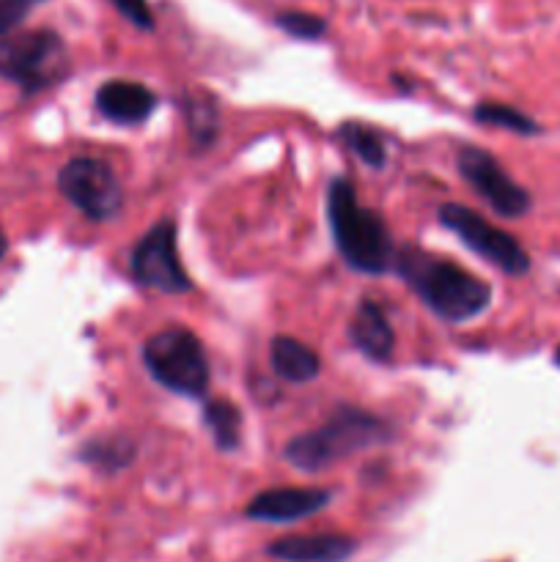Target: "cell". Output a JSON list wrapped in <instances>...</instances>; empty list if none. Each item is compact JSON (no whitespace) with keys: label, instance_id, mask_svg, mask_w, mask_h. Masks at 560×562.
Masks as SVG:
<instances>
[{"label":"cell","instance_id":"6da1fadb","mask_svg":"<svg viewBox=\"0 0 560 562\" xmlns=\"http://www.w3.org/2000/svg\"><path fill=\"white\" fill-rule=\"evenodd\" d=\"M395 269L423 305L437 313L443 322H470L481 316L492 302V289L481 278L467 272L448 258L432 256L421 247H401L395 256Z\"/></svg>","mask_w":560,"mask_h":562},{"label":"cell","instance_id":"7a4b0ae2","mask_svg":"<svg viewBox=\"0 0 560 562\" xmlns=\"http://www.w3.org/2000/svg\"><path fill=\"white\" fill-rule=\"evenodd\" d=\"M327 220L340 258L355 272L382 274L395 263L393 239L373 209L360 206L351 179L335 176L327 187Z\"/></svg>","mask_w":560,"mask_h":562},{"label":"cell","instance_id":"3957f363","mask_svg":"<svg viewBox=\"0 0 560 562\" xmlns=\"http://www.w3.org/2000/svg\"><path fill=\"white\" fill-rule=\"evenodd\" d=\"M390 439V426L371 412L338 406L324 426L300 434L285 445L283 456L302 472L329 470L338 461Z\"/></svg>","mask_w":560,"mask_h":562},{"label":"cell","instance_id":"277c9868","mask_svg":"<svg viewBox=\"0 0 560 562\" xmlns=\"http://www.w3.org/2000/svg\"><path fill=\"white\" fill-rule=\"evenodd\" d=\"M146 371L165 390L198 398L209 390V360L203 344L184 327H168L143 344Z\"/></svg>","mask_w":560,"mask_h":562},{"label":"cell","instance_id":"5b68a950","mask_svg":"<svg viewBox=\"0 0 560 562\" xmlns=\"http://www.w3.org/2000/svg\"><path fill=\"white\" fill-rule=\"evenodd\" d=\"M69 55L53 31H22L0 38V77L25 93H38L64 80Z\"/></svg>","mask_w":560,"mask_h":562},{"label":"cell","instance_id":"8992f818","mask_svg":"<svg viewBox=\"0 0 560 562\" xmlns=\"http://www.w3.org/2000/svg\"><path fill=\"white\" fill-rule=\"evenodd\" d=\"M58 190L93 223L113 220L124 206L119 176L97 157H77L66 162L58 173Z\"/></svg>","mask_w":560,"mask_h":562},{"label":"cell","instance_id":"52a82bcc","mask_svg":"<svg viewBox=\"0 0 560 562\" xmlns=\"http://www.w3.org/2000/svg\"><path fill=\"white\" fill-rule=\"evenodd\" d=\"M130 272L146 289L165 291V294H184L192 289L176 245V223L163 217L143 234L130 258Z\"/></svg>","mask_w":560,"mask_h":562},{"label":"cell","instance_id":"ba28073f","mask_svg":"<svg viewBox=\"0 0 560 562\" xmlns=\"http://www.w3.org/2000/svg\"><path fill=\"white\" fill-rule=\"evenodd\" d=\"M439 223H443L450 234L459 236L461 245L470 247L475 256H481L483 261L503 269V272L525 274L527 267H530L527 252L516 245L514 236L494 228L489 220H483L481 214L461 206V203H445V206L439 209Z\"/></svg>","mask_w":560,"mask_h":562},{"label":"cell","instance_id":"9c48e42d","mask_svg":"<svg viewBox=\"0 0 560 562\" xmlns=\"http://www.w3.org/2000/svg\"><path fill=\"white\" fill-rule=\"evenodd\" d=\"M459 162V173L500 217H522V214L530 209V195H527L525 187L516 184L508 173L503 170V165L486 151V148L478 146H464L456 157Z\"/></svg>","mask_w":560,"mask_h":562},{"label":"cell","instance_id":"30bf717a","mask_svg":"<svg viewBox=\"0 0 560 562\" xmlns=\"http://www.w3.org/2000/svg\"><path fill=\"white\" fill-rule=\"evenodd\" d=\"M333 499L327 488H269L247 505V519L269 521V525H289V521L307 519L324 510Z\"/></svg>","mask_w":560,"mask_h":562},{"label":"cell","instance_id":"8fae6325","mask_svg":"<svg viewBox=\"0 0 560 562\" xmlns=\"http://www.w3.org/2000/svg\"><path fill=\"white\" fill-rule=\"evenodd\" d=\"M99 115L115 126H141L157 108V93L143 82L108 80L93 97Z\"/></svg>","mask_w":560,"mask_h":562},{"label":"cell","instance_id":"7c38bea8","mask_svg":"<svg viewBox=\"0 0 560 562\" xmlns=\"http://www.w3.org/2000/svg\"><path fill=\"white\" fill-rule=\"evenodd\" d=\"M355 549L357 543L349 536L316 532V536H289L272 541L267 554L283 562H346Z\"/></svg>","mask_w":560,"mask_h":562},{"label":"cell","instance_id":"4fadbf2b","mask_svg":"<svg viewBox=\"0 0 560 562\" xmlns=\"http://www.w3.org/2000/svg\"><path fill=\"white\" fill-rule=\"evenodd\" d=\"M349 340L373 362H388L393 355L395 333L390 327L382 307L371 300H362L357 305L355 318L349 324Z\"/></svg>","mask_w":560,"mask_h":562},{"label":"cell","instance_id":"5bb4252c","mask_svg":"<svg viewBox=\"0 0 560 562\" xmlns=\"http://www.w3.org/2000/svg\"><path fill=\"white\" fill-rule=\"evenodd\" d=\"M269 366L285 382H313L322 371V362H318V355L305 346L302 340L289 338V335H278L272 338V346H269Z\"/></svg>","mask_w":560,"mask_h":562},{"label":"cell","instance_id":"9a60e30c","mask_svg":"<svg viewBox=\"0 0 560 562\" xmlns=\"http://www.w3.org/2000/svg\"><path fill=\"white\" fill-rule=\"evenodd\" d=\"M338 140L360 159L368 168L379 170L388 162V148H384V137L377 130L366 124H357V121H346L338 126Z\"/></svg>","mask_w":560,"mask_h":562},{"label":"cell","instance_id":"2e32d148","mask_svg":"<svg viewBox=\"0 0 560 562\" xmlns=\"http://www.w3.org/2000/svg\"><path fill=\"white\" fill-rule=\"evenodd\" d=\"M203 423L212 431L214 445H217L223 453L239 448V434H242V415L231 401L214 398L209 401L206 409H203Z\"/></svg>","mask_w":560,"mask_h":562},{"label":"cell","instance_id":"e0dca14e","mask_svg":"<svg viewBox=\"0 0 560 562\" xmlns=\"http://www.w3.org/2000/svg\"><path fill=\"white\" fill-rule=\"evenodd\" d=\"M80 456H82V461L93 464L97 470L119 472L132 461V456H135V445H132L130 437H121V434H115V437H102V439H93V442H88L86 448H82Z\"/></svg>","mask_w":560,"mask_h":562},{"label":"cell","instance_id":"ac0fdd59","mask_svg":"<svg viewBox=\"0 0 560 562\" xmlns=\"http://www.w3.org/2000/svg\"><path fill=\"white\" fill-rule=\"evenodd\" d=\"M184 113H187V126H190L192 143H195L198 148L214 143V137H217L220 119H217V108H214L212 99L203 97V93H195V97L187 99Z\"/></svg>","mask_w":560,"mask_h":562},{"label":"cell","instance_id":"d6986e66","mask_svg":"<svg viewBox=\"0 0 560 562\" xmlns=\"http://www.w3.org/2000/svg\"><path fill=\"white\" fill-rule=\"evenodd\" d=\"M475 121L486 126H505V130L514 132H536V124H533L527 115H522L519 110L508 108V104H494V102H483L475 108Z\"/></svg>","mask_w":560,"mask_h":562},{"label":"cell","instance_id":"ffe728a7","mask_svg":"<svg viewBox=\"0 0 560 562\" xmlns=\"http://www.w3.org/2000/svg\"><path fill=\"white\" fill-rule=\"evenodd\" d=\"M278 27H283L289 36L302 38V42H316L327 33V22L322 16L305 14V11H285L278 16Z\"/></svg>","mask_w":560,"mask_h":562},{"label":"cell","instance_id":"44dd1931","mask_svg":"<svg viewBox=\"0 0 560 562\" xmlns=\"http://www.w3.org/2000/svg\"><path fill=\"white\" fill-rule=\"evenodd\" d=\"M42 3L44 0H0V38L16 33V27L27 20V14Z\"/></svg>","mask_w":560,"mask_h":562},{"label":"cell","instance_id":"7402d4cb","mask_svg":"<svg viewBox=\"0 0 560 562\" xmlns=\"http://www.w3.org/2000/svg\"><path fill=\"white\" fill-rule=\"evenodd\" d=\"M110 3H113L115 9L132 22V25L141 27V31H152L154 27V16H152V9H148V0H110Z\"/></svg>","mask_w":560,"mask_h":562},{"label":"cell","instance_id":"603a6c76","mask_svg":"<svg viewBox=\"0 0 560 562\" xmlns=\"http://www.w3.org/2000/svg\"><path fill=\"white\" fill-rule=\"evenodd\" d=\"M5 250H9V241H5V234L0 231V258L5 256Z\"/></svg>","mask_w":560,"mask_h":562}]
</instances>
